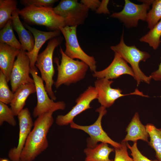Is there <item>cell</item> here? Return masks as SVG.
<instances>
[{
  "label": "cell",
  "instance_id": "obj_2",
  "mask_svg": "<svg viewBox=\"0 0 161 161\" xmlns=\"http://www.w3.org/2000/svg\"><path fill=\"white\" fill-rule=\"evenodd\" d=\"M18 13L28 23L46 27L52 31H60V27L65 26L64 19L56 14L51 7H38L29 5Z\"/></svg>",
  "mask_w": 161,
  "mask_h": 161
},
{
  "label": "cell",
  "instance_id": "obj_1",
  "mask_svg": "<svg viewBox=\"0 0 161 161\" xmlns=\"http://www.w3.org/2000/svg\"><path fill=\"white\" fill-rule=\"evenodd\" d=\"M53 113L49 112L38 117L27 138L21 152V161H32L48 147L47 135L53 124Z\"/></svg>",
  "mask_w": 161,
  "mask_h": 161
},
{
  "label": "cell",
  "instance_id": "obj_7",
  "mask_svg": "<svg viewBox=\"0 0 161 161\" xmlns=\"http://www.w3.org/2000/svg\"><path fill=\"white\" fill-rule=\"evenodd\" d=\"M96 112L99 113V116L93 124L89 126H81L73 121L70 124V127L83 131L89 135V137L86 140L87 147L94 148L98 144L99 142L110 144L114 148L120 147L121 143L112 140L102 127L101 121L103 116L106 114V108L101 106L96 109Z\"/></svg>",
  "mask_w": 161,
  "mask_h": 161
},
{
  "label": "cell",
  "instance_id": "obj_25",
  "mask_svg": "<svg viewBox=\"0 0 161 161\" xmlns=\"http://www.w3.org/2000/svg\"><path fill=\"white\" fill-rule=\"evenodd\" d=\"M161 36V19L153 28L142 37L140 41L148 43L154 50H156L160 43Z\"/></svg>",
  "mask_w": 161,
  "mask_h": 161
},
{
  "label": "cell",
  "instance_id": "obj_5",
  "mask_svg": "<svg viewBox=\"0 0 161 161\" xmlns=\"http://www.w3.org/2000/svg\"><path fill=\"white\" fill-rule=\"evenodd\" d=\"M63 39L60 35L51 39L44 50L38 54L35 64L40 72L41 78L45 83L46 90L53 100H56V97L52 89V86L55 83L53 78L55 73L53 55L55 49L61 43Z\"/></svg>",
  "mask_w": 161,
  "mask_h": 161
},
{
  "label": "cell",
  "instance_id": "obj_26",
  "mask_svg": "<svg viewBox=\"0 0 161 161\" xmlns=\"http://www.w3.org/2000/svg\"><path fill=\"white\" fill-rule=\"evenodd\" d=\"M151 9L147 13L148 28H153L161 19V0H152Z\"/></svg>",
  "mask_w": 161,
  "mask_h": 161
},
{
  "label": "cell",
  "instance_id": "obj_21",
  "mask_svg": "<svg viewBox=\"0 0 161 161\" xmlns=\"http://www.w3.org/2000/svg\"><path fill=\"white\" fill-rule=\"evenodd\" d=\"M114 151L108 144L101 143L93 148L87 147L84 150L86 155L85 161H114L109 158L110 154Z\"/></svg>",
  "mask_w": 161,
  "mask_h": 161
},
{
  "label": "cell",
  "instance_id": "obj_35",
  "mask_svg": "<svg viewBox=\"0 0 161 161\" xmlns=\"http://www.w3.org/2000/svg\"><path fill=\"white\" fill-rule=\"evenodd\" d=\"M0 161H9L7 159L1 158Z\"/></svg>",
  "mask_w": 161,
  "mask_h": 161
},
{
  "label": "cell",
  "instance_id": "obj_37",
  "mask_svg": "<svg viewBox=\"0 0 161 161\" xmlns=\"http://www.w3.org/2000/svg\"><path fill=\"white\" fill-rule=\"evenodd\" d=\"M20 161H21V160H20Z\"/></svg>",
  "mask_w": 161,
  "mask_h": 161
},
{
  "label": "cell",
  "instance_id": "obj_4",
  "mask_svg": "<svg viewBox=\"0 0 161 161\" xmlns=\"http://www.w3.org/2000/svg\"><path fill=\"white\" fill-rule=\"evenodd\" d=\"M110 48L114 53L118 54L130 65L134 74V79L137 81V86L142 82L147 84L150 83L152 79L151 76L145 75L139 66L140 62H145L150 57L148 53L140 50L135 46H129L126 45L124 40L123 32L119 43L116 45L111 46Z\"/></svg>",
  "mask_w": 161,
  "mask_h": 161
},
{
  "label": "cell",
  "instance_id": "obj_6",
  "mask_svg": "<svg viewBox=\"0 0 161 161\" xmlns=\"http://www.w3.org/2000/svg\"><path fill=\"white\" fill-rule=\"evenodd\" d=\"M30 73L34 80L37 97V105L33 112V117H37L44 113L64 110L66 107L64 102H55L49 96L46 90L44 80L38 75L37 67L31 69Z\"/></svg>",
  "mask_w": 161,
  "mask_h": 161
},
{
  "label": "cell",
  "instance_id": "obj_11",
  "mask_svg": "<svg viewBox=\"0 0 161 161\" xmlns=\"http://www.w3.org/2000/svg\"><path fill=\"white\" fill-rule=\"evenodd\" d=\"M113 82V80L105 78H97L95 82L94 87L97 93L98 102L101 106L106 108L112 105L116 100L125 96L135 95L143 97H149L148 95H144L137 88L133 92L123 94L121 89L111 87V85Z\"/></svg>",
  "mask_w": 161,
  "mask_h": 161
},
{
  "label": "cell",
  "instance_id": "obj_18",
  "mask_svg": "<svg viewBox=\"0 0 161 161\" xmlns=\"http://www.w3.org/2000/svg\"><path fill=\"white\" fill-rule=\"evenodd\" d=\"M127 134L122 141L134 142L141 140L149 142V135L146 126L143 125L140 119L139 115L136 112L126 129Z\"/></svg>",
  "mask_w": 161,
  "mask_h": 161
},
{
  "label": "cell",
  "instance_id": "obj_20",
  "mask_svg": "<svg viewBox=\"0 0 161 161\" xmlns=\"http://www.w3.org/2000/svg\"><path fill=\"white\" fill-rule=\"evenodd\" d=\"M36 92L34 83L22 85L18 87L14 93L13 98L10 104V108L15 116H18L24 109L29 96Z\"/></svg>",
  "mask_w": 161,
  "mask_h": 161
},
{
  "label": "cell",
  "instance_id": "obj_24",
  "mask_svg": "<svg viewBox=\"0 0 161 161\" xmlns=\"http://www.w3.org/2000/svg\"><path fill=\"white\" fill-rule=\"evenodd\" d=\"M17 2L16 0H0V28L1 29L8 21L12 19V14L17 10Z\"/></svg>",
  "mask_w": 161,
  "mask_h": 161
},
{
  "label": "cell",
  "instance_id": "obj_14",
  "mask_svg": "<svg viewBox=\"0 0 161 161\" xmlns=\"http://www.w3.org/2000/svg\"><path fill=\"white\" fill-rule=\"evenodd\" d=\"M19 125V139L17 146L12 148L8 152V156L11 161H20V156L28 136L34 125L28 109L26 108L18 115Z\"/></svg>",
  "mask_w": 161,
  "mask_h": 161
},
{
  "label": "cell",
  "instance_id": "obj_16",
  "mask_svg": "<svg viewBox=\"0 0 161 161\" xmlns=\"http://www.w3.org/2000/svg\"><path fill=\"white\" fill-rule=\"evenodd\" d=\"M24 25L32 33L34 39V44L32 50L30 52H26L30 60L31 69H34L36 67L35 63L39 52L43 45L47 40L60 36L61 32V31H43L25 23Z\"/></svg>",
  "mask_w": 161,
  "mask_h": 161
},
{
  "label": "cell",
  "instance_id": "obj_36",
  "mask_svg": "<svg viewBox=\"0 0 161 161\" xmlns=\"http://www.w3.org/2000/svg\"><path fill=\"white\" fill-rule=\"evenodd\" d=\"M151 161H159L158 160H151Z\"/></svg>",
  "mask_w": 161,
  "mask_h": 161
},
{
  "label": "cell",
  "instance_id": "obj_30",
  "mask_svg": "<svg viewBox=\"0 0 161 161\" xmlns=\"http://www.w3.org/2000/svg\"><path fill=\"white\" fill-rule=\"evenodd\" d=\"M58 1L57 0H21L20 2L25 6L32 5L40 7H51V6Z\"/></svg>",
  "mask_w": 161,
  "mask_h": 161
},
{
  "label": "cell",
  "instance_id": "obj_23",
  "mask_svg": "<svg viewBox=\"0 0 161 161\" xmlns=\"http://www.w3.org/2000/svg\"><path fill=\"white\" fill-rule=\"evenodd\" d=\"M146 127L150 138L148 144L155 151L157 159L161 161V128L151 123L147 124Z\"/></svg>",
  "mask_w": 161,
  "mask_h": 161
},
{
  "label": "cell",
  "instance_id": "obj_8",
  "mask_svg": "<svg viewBox=\"0 0 161 161\" xmlns=\"http://www.w3.org/2000/svg\"><path fill=\"white\" fill-rule=\"evenodd\" d=\"M55 13L63 18L65 26L75 27L83 24L89 9L77 0H62L53 8Z\"/></svg>",
  "mask_w": 161,
  "mask_h": 161
},
{
  "label": "cell",
  "instance_id": "obj_19",
  "mask_svg": "<svg viewBox=\"0 0 161 161\" xmlns=\"http://www.w3.org/2000/svg\"><path fill=\"white\" fill-rule=\"evenodd\" d=\"M18 10L12 14V25L13 29L16 32L22 46V50L31 52L34 44L33 35L29 30H27L20 20Z\"/></svg>",
  "mask_w": 161,
  "mask_h": 161
},
{
  "label": "cell",
  "instance_id": "obj_15",
  "mask_svg": "<svg viewBox=\"0 0 161 161\" xmlns=\"http://www.w3.org/2000/svg\"><path fill=\"white\" fill-rule=\"evenodd\" d=\"M127 74L135 79V75L131 67L118 54L114 53V57L111 64L104 69L96 71L92 74L97 78H105L109 80L116 79Z\"/></svg>",
  "mask_w": 161,
  "mask_h": 161
},
{
  "label": "cell",
  "instance_id": "obj_33",
  "mask_svg": "<svg viewBox=\"0 0 161 161\" xmlns=\"http://www.w3.org/2000/svg\"><path fill=\"white\" fill-rule=\"evenodd\" d=\"M109 2V0H102L99 7L96 11V13L98 14H110V12L107 7Z\"/></svg>",
  "mask_w": 161,
  "mask_h": 161
},
{
  "label": "cell",
  "instance_id": "obj_10",
  "mask_svg": "<svg viewBox=\"0 0 161 161\" xmlns=\"http://www.w3.org/2000/svg\"><path fill=\"white\" fill-rule=\"evenodd\" d=\"M77 26H65L60 27L66 41L64 53L69 58L74 59H80L89 66L91 72L96 71V61L93 56L86 54L81 48L77 36Z\"/></svg>",
  "mask_w": 161,
  "mask_h": 161
},
{
  "label": "cell",
  "instance_id": "obj_32",
  "mask_svg": "<svg viewBox=\"0 0 161 161\" xmlns=\"http://www.w3.org/2000/svg\"><path fill=\"white\" fill-rule=\"evenodd\" d=\"M80 3L85 5L89 9L96 11L101 1L98 0H81Z\"/></svg>",
  "mask_w": 161,
  "mask_h": 161
},
{
  "label": "cell",
  "instance_id": "obj_3",
  "mask_svg": "<svg viewBox=\"0 0 161 161\" xmlns=\"http://www.w3.org/2000/svg\"><path fill=\"white\" fill-rule=\"evenodd\" d=\"M60 52L61 55V63L60 64L56 63L58 76L54 83L57 89L63 84L69 86L83 79L89 67L84 62L75 60L69 57L61 47Z\"/></svg>",
  "mask_w": 161,
  "mask_h": 161
},
{
  "label": "cell",
  "instance_id": "obj_29",
  "mask_svg": "<svg viewBox=\"0 0 161 161\" xmlns=\"http://www.w3.org/2000/svg\"><path fill=\"white\" fill-rule=\"evenodd\" d=\"M120 147L114 148L115 156L114 161H134L128 154L126 142L122 141Z\"/></svg>",
  "mask_w": 161,
  "mask_h": 161
},
{
  "label": "cell",
  "instance_id": "obj_28",
  "mask_svg": "<svg viewBox=\"0 0 161 161\" xmlns=\"http://www.w3.org/2000/svg\"><path fill=\"white\" fill-rule=\"evenodd\" d=\"M14 115L11 109L7 104L0 101V125L6 122L11 126H15L17 122Z\"/></svg>",
  "mask_w": 161,
  "mask_h": 161
},
{
  "label": "cell",
  "instance_id": "obj_9",
  "mask_svg": "<svg viewBox=\"0 0 161 161\" xmlns=\"http://www.w3.org/2000/svg\"><path fill=\"white\" fill-rule=\"evenodd\" d=\"M140 1L142 2L141 4L125 0L122 10L119 12L113 13L110 17L118 19L127 27H136L139 20L146 21L148 10L150 9L152 0Z\"/></svg>",
  "mask_w": 161,
  "mask_h": 161
},
{
  "label": "cell",
  "instance_id": "obj_13",
  "mask_svg": "<svg viewBox=\"0 0 161 161\" xmlns=\"http://www.w3.org/2000/svg\"><path fill=\"white\" fill-rule=\"evenodd\" d=\"M97 94L94 87L90 86L75 100L76 104L71 110L64 115L57 116L56 124L59 126H66L73 122L74 118L86 110L91 108V102L97 99Z\"/></svg>",
  "mask_w": 161,
  "mask_h": 161
},
{
  "label": "cell",
  "instance_id": "obj_31",
  "mask_svg": "<svg viewBox=\"0 0 161 161\" xmlns=\"http://www.w3.org/2000/svg\"><path fill=\"white\" fill-rule=\"evenodd\" d=\"M128 148L131 152V155L134 161H151V160L143 155L138 149L137 142L134 143L132 146H131L126 142Z\"/></svg>",
  "mask_w": 161,
  "mask_h": 161
},
{
  "label": "cell",
  "instance_id": "obj_17",
  "mask_svg": "<svg viewBox=\"0 0 161 161\" xmlns=\"http://www.w3.org/2000/svg\"><path fill=\"white\" fill-rule=\"evenodd\" d=\"M20 50L4 43H0V69L8 82L10 81L15 58Z\"/></svg>",
  "mask_w": 161,
  "mask_h": 161
},
{
  "label": "cell",
  "instance_id": "obj_22",
  "mask_svg": "<svg viewBox=\"0 0 161 161\" xmlns=\"http://www.w3.org/2000/svg\"><path fill=\"white\" fill-rule=\"evenodd\" d=\"M12 19L9 20L0 31V43L22 50L21 43L18 41L13 31Z\"/></svg>",
  "mask_w": 161,
  "mask_h": 161
},
{
  "label": "cell",
  "instance_id": "obj_34",
  "mask_svg": "<svg viewBox=\"0 0 161 161\" xmlns=\"http://www.w3.org/2000/svg\"><path fill=\"white\" fill-rule=\"evenodd\" d=\"M161 42V40H160ZM150 75L152 79L156 81L161 80V61L159 66L158 69L152 72Z\"/></svg>",
  "mask_w": 161,
  "mask_h": 161
},
{
  "label": "cell",
  "instance_id": "obj_27",
  "mask_svg": "<svg viewBox=\"0 0 161 161\" xmlns=\"http://www.w3.org/2000/svg\"><path fill=\"white\" fill-rule=\"evenodd\" d=\"M6 77L0 71V101L6 104H10L14 96L7 84Z\"/></svg>",
  "mask_w": 161,
  "mask_h": 161
},
{
  "label": "cell",
  "instance_id": "obj_12",
  "mask_svg": "<svg viewBox=\"0 0 161 161\" xmlns=\"http://www.w3.org/2000/svg\"><path fill=\"white\" fill-rule=\"evenodd\" d=\"M26 52L20 50L12 70L10 81L12 91L13 93L21 85L34 83L33 79L30 76V62Z\"/></svg>",
  "mask_w": 161,
  "mask_h": 161
}]
</instances>
